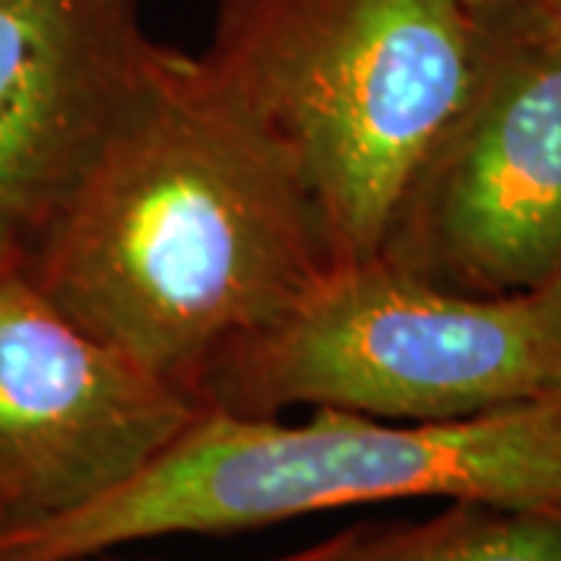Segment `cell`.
Listing matches in <instances>:
<instances>
[{"mask_svg":"<svg viewBox=\"0 0 561 561\" xmlns=\"http://www.w3.org/2000/svg\"><path fill=\"white\" fill-rule=\"evenodd\" d=\"M337 542H341V534H334V537H328V540L316 542V546H306L300 552H294V556H280V559L272 561H324L334 549H337Z\"/></svg>","mask_w":561,"mask_h":561,"instance_id":"obj_12","label":"cell"},{"mask_svg":"<svg viewBox=\"0 0 561 561\" xmlns=\"http://www.w3.org/2000/svg\"><path fill=\"white\" fill-rule=\"evenodd\" d=\"M486 28L530 44L561 47V0H524L508 16L486 22Z\"/></svg>","mask_w":561,"mask_h":561,"instance_id":"obj_9","label":"cell"},{"mask_svg":"<svg viewBox=\"0 0 561 561\" xmlns=\"http://www.w3.org/2000/svg\"><path fill=\"white\" fill-rule=\"evenodd\" d=\"M552 515H556V518H561V508H556V512H552Z\"/></svg>","mask_w":561,"mask_h":561,"instance_id":"obj_13","label":"cell"},{"mask_svg":"<svg viewBox=\"0 0 561 561\" xmlns=\"http://www.w3.org/2000/svg\"><path fill=\"white\" fill-rule=\"evenodd\" d=\"M328 272L278 147L162 44L25 265L66 319L201 405L213 362Z\"/></svg>","mask_w":561,"mask_h":561,"instance_id":"obj_1","label":"cell"},{"mask_svg":"<svg viewBox=\"0 0 561 561\" xmlns=\"http://www.w3.org/2000/svg\"><path fill=\"white\" fill-rule=\"evenodd\" d=\"M324 561H561V518L453 502L421 524L350 527Z\"/></svg>","mask_w":561,"mask_h":561,"instance_id":"obj_8","label":"cell"},{"mask_svg":"<svg viewBox=\"0 0 561 561\" xmlns=\"http://www.w3.org/2000/svg\"><path fill=\"white\" fill-rule=\"evenodd\" d=\"M561 393V341L534 300L474 297L387 260L321 275L206 371V412L278 419L290 405L449 421Z\"/></svg>","mask_w":561,"mask_h":561,"instance_id":"obj_4","label":"cell"},{"mask_svg":"<svg viewBox=\"0 0 561 561\" xmlns=\"http://www.w3.org/2000/svg\"><path fill=\"white\" fill-rule=\"evenodd\" d=\"M534 306L540 309V316L546 319V324L552 328V334L561 341V268L556 278L549 280V284H542L540 290H534V294H527Z\"/></svg>","mask_w":561,"mask_h":561,"instance_id":"obj_10","label":"cell"},{"mask_svg":"<svg viewBox=\"0 0 561 561\" xmlns=\"http://www.w3.org/2000/svg\"><path fill=\"white\" fill-rule=\"evenodd\" d=\"M474 91L409 184L378 260L474 297L561 268V47L486 28Z\"/></svg>","mask_w":561,"mask_h":561,"instance_id":"obj_5","label":"cell"},{"mask_svg":"<svg viewBox=\"0 0 561 561\" xmlns=\"http://www.w3.org/2000/svg\"><path fill=\"white\" fill-rule=\"evenodd\" d=\"M203 412L0 260V552L138 478Z\"/></svg>","mask_w":561,"mask_h":561,"instance_id":"obj_6","label":"cell"},{"mask_svg":"<svg viewBox=\"0 0 561 561\" xmlns=\"http://www.w3.org/2000/svg\"><path fill=\"white\" fill-rule=\"evenodd\" d=\"M474 16H478V22H496L502 20V16H508L515 7H522L524 0H461Z\"/></svg>","mask_w":561,"mask_h":561,"instance_id":"obj_11","label":"cell"},{"mask_svg":"<svg viewBox=\"0 0 561 561\" xmlns=\"http://www.w3.org/2000/svg\"><path fill=\"white\" fill-rule=\"evenodd\" d=\"M483 47L461 0H219L201 62L294 169L341 268L381 256Z\"/></svg>","mask_w":561,"mask_h":561,"instance_id":"obj_2","label":"cell"},{"mask_svg":"<svg viewBox=\"0 0 561 561\" xmlns=\"http://www.w3.org/2000/svg\"><path fill=\"white\" fill-rule=\"evenodd\" d=\"M157 47L140 0H0V260L25 272Z\"/></svg>","mask_w":561,"mask_h":561,"instance_id":"obj_7","label":"cell"},{"mask_svg":"<svg viewBox=\"0 0 561 561\" xmlns=\"http://www.w3.org/2000/svg\"><path fill=\"white\" fill-rule=\"evenodd\" d=\"M419 496L561 508V393L409 424L341 409H316L302 424L203 412L138 478L0 561H84L125 542Z\"/></svg>","mask_w":561,"mask_h":561,"instance_id":"obj_3","label":"cell"}]
</instances>
